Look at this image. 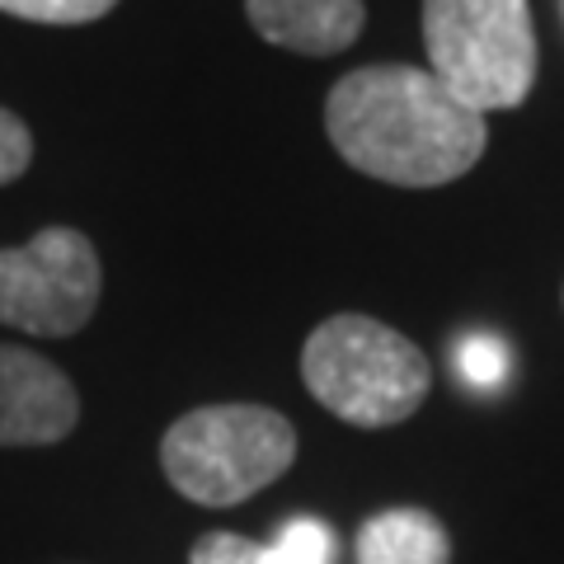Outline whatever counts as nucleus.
Segmentation results:
<instances>
[{
  "instance_id": "20e7f679",
  "label": "nucleus",
  "mask_w": 564,
  "mask_h": 564,
  "mask_svg": "<svg viewBox=\"0 0 564 564\" xmlns=\"http://www.w3.org/2000/svg\"><path fill=\"white\" fill-rule=\"evenodd\" d=\"M429 70L475 113L518 109L536 85L527 0H423Z\"/></svg>"
},
{
  "instance_id": "39448f33",
  "label": "nucleus",
  "mask_w": 564,
  "mask_h": 564,
  "mask_svg": "<svg viewBox=\"0 0 564 564\" xmlns=\"http://www.w3.org/2000/svg\"><path fill=\"white\" fill-rule=\"evenodd\" d=\"M99 306V254L90 236L47 226L20 250H0V325L66 339Z\"/></svg>"
},
{
  "instance_id": "0eeeda50",
  "label": "nucleus",
  "mask_w": 564,
  "mask_h": 564,
  "mask_svg": "<svg viewBox=\"0 0 564 564\" xmlns=\"http://www.w3.org/2000/svg\"><path fill=\"white\" fill-rule=\"evenodd\" d=\"M245 14L263 43L302 57H334L358 43L367 24L362 0H245Z\"/></svg>"
},
{
  "instance_id": "423d86ee",
  "label": "nucleus",
  "mask_w": 564,
  "mask_h": 564,
  "mask_svg": "<svg viewBox=\"0 0 564 564\" xmlns=\"http://www.w3.org/2000/svg\"><path fill=\"white\" fill-rule=\"evenodd\" d=\"M76 419L80 395L57 362L0 344V447H52Z\"/></svg>"
},
{
  "instance_id": "f257e3e1",
  "label": "nucleus",
  "mask_w": 564,
  "mask_h": 564,
  "mask_svg": "<svg viewBox=\"0 0 564 564\" xmlns=\"http://www.w3.org/2000/svg\"><path fill=\"white\" fill-rule=\"evenodd\" d=\"M325 132L352 170L395 188H443L485 155V113L429 66H358L325 99Z\"/></svg>"
},
{
  "instance_id": "9b49d317",
  "label": "nucleus",
  "mask_w": 564,
  "mask_h": 564,
  "mask_svg": "<svg viewBox=\"0 0 564 564\" xmlns=\"http://www.w3.org/2000/svg\"><path fill=\"white\" fill-rule=\"evenodd\" d=\"M118 0H0V10L33 24H95Z\"/></svg>"
},
{
  "instance_id": "7ed1b4c3",
  "label": "nucleus",
  "mask_w": 564,
  "mask_h": 564,
  "mask_svg": "<svg viewBox=\"0 0 564 564\" xmlns=\"http://www.w3.org/2000/svg\"><path fill=\"white\" fill-rule=\"evenodd\" d=\"M296 429L263 404H207L170 423L161 443L165 480L203 508H231L292 470Z\"/></svg>"
},
{
  "instance_id": "f03ea898",
  "label": "nucleus",
  "mask_w": 564,
  "mask_h": 564,
  "mask_svg": "<svg viewBox=\"0 0 564 564\" xmlns=\"http://www.w3.org/2000/svg\"><path fill=\"white\" fill-rule=\"evenodd\" d=\"M302 381L344 423L391 429L429 400L433 367L414 339L372 315H329L302 348Z\"/></svg>"
},
{
  "instance_id": "f8f14e48",
  "label": "nucleus",
  "mask_w": 564,
  "mask_h": 564,
  "mask_svg": "<svg viewBox=\"0 0 564 564\" xmlns=\"http://www.w3.org/2000/svg\"><path fill=\"white\" fill-rule=\"evenodd\" d=\"M33 161V137L24 128V118H14L10 109H0V184H14Z\"/></svg>"
},
{
  "instance_id": "9d476101",
  "label": "nucleus",
  "mask_w": 564,
  "mask_h": 564,
  "mask_svg": "<svg viewBox=\"0 0 564 564\" xmlns=\"http://www.w3.org/2000/svg\"><path fill=\"white\" fill-rule=\"evenodd\" d=\"M456 377H462L470 391H494L508 377V344L499 334H466L456 344Z\"/></svg>"
},
{
  "instance_id": "1a4fd4ad",
  "label": "nucleus",
  "mask_w": 564,
  "mask_h": 564,
  "mask_svg": "<svg viewBox=\"0 0 564 564\" xmlns=\"http://www.w3.org/2000/svg\"><path fill=\"white\" fill-rule=\"evenodd\" d=\"M452 536L423 508H386L358 532V564H447Z\"/></svg>"
},
{
  "instance_id": "6e6552de",
  "label": "nucleus",
  "mask_w": 564,
  "mask_h": 564,
  "mask_svg": "<svg viewBox=\"0 0 564 564\" xmlns=\"http://www.w3.org/2000/svg\"><path fill=\"white\" fill-rule=\"evenodd\" d=\"M334 555H339V536L321 518H292L273 541L207 532L188 551V564H334Z\"/></svg>"
}]
</instances>
